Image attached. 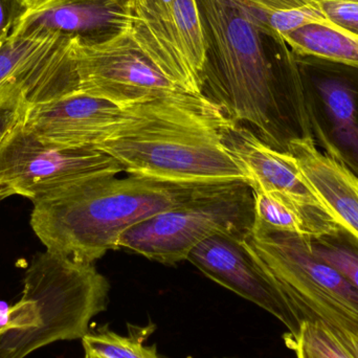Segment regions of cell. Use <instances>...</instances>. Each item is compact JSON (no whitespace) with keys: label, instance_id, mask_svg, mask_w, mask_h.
Here are the masks:
<instances>
[{"label":"cell","instance_id":"ffe728a7","mask_svg":"<svg viewBox=\"0 0 358 358\" xmlns=\"http://www.w3.org/2000/svg\"><path fill=\"white\" fill-rule=\"evenodd\" d=\"M292 343L298 358H357L340 336L321 323L304 322Z\"/></svg>","mask_w":358,"mask_h":358},{"label":"cell","instance_id":"5b68a950","mask_svg":"<svg viewBox=\"0 0 358 358\" xmlns=\"http://www.w3.org/2000/svg\"><path fill=\"white\" fill-rule=\"evenodd\" d=\"M109 290L94 263L50 250L36 255L25 271L22 294L37 303L40 325L18 340L0 344V358H25L58 341L83 338L92 317L106 309Z\"/></svg>","mask_w":358,"mask_h":358},{"label":"cell","instance_id":"30bf717a","mask_svg":"<svg viewBox=\"0 0 358 358\" xmlns=\"http://www.w3.org/2000/svg\"><path fill=\"white\" fill-rule=\"evenodd\" d=\"M294 58L315 145L358 178L357 67L315 57Z\"/></svg>","mask_w":358,"mask_h":358},{"label":"cell","instance_id":"8992f818","mask_svg":"<svg viewBox=\"0 0 358 358\" xmlns=\"http://www.w3.org/2000/svg\"><path fill=\"white\" fill-rule=\"evenodd\" d=\"M254 191L244 181L206 185L176 208L134 225L120 238L119 250L173 265L217 234L248 237L255 222Z\"/></svg>","mask_w":358,"mask_h":358},{"label":"cell","instance_id":"9a60e30c","mask_svg":"<svg viewBox=\"0 0 358 358\" xmlns=\"http://www.w3.org/2000/svg\"><path fill=\"white\" fill-rule=\"evenodd\" d=\"M289 153L334 220L358 238V178L319 150L313 138L292 142Z\"/></svg>","mask_w":358,"mask_h":358},{"label":"cell","instance_id":"9c48e42d","mask_svg":"<svg viewBox=\"0 0 358 358\" xmlns=\"http://www.w3.org/2000/svg\"><path fill=\"white\" fill-rule=\"evenodd\" d=\"M69 45L81 94L127 109L187 92L161 73L124 29L102 37L73 36Z\"/></svg>","mask_w":358,"mask_h":358},{"label":"cell","instance_id":"d4e9b609","mask_svg":"<svg viewBox=\"0 0 358 358\" xmlns=\"http://www.w3.org/2000/svg\"><path fill=\"white\" fill-rule=\"evenodd\" d=\"M346 345L358 358V336H349L348 340L346 341Z\"/></svg>","mask_w":358,"mask_h":358},{"label":"cell","instance_id":"f1b7e54d","mask_svg":"<svg viewBox=\"0 0 358 358\" xmlns=\"http://www.w3.org/2000/svg\"><path fill=\"white\" fill-rule=\"evenodd\" d=\"M352 1L358 2V0H352Z\"/></svg>","mask_w":358,"mask_h":358},{"label":"cell","instance_id":"484cf974","mask_svg":"<svg viewBox=\"0 0 358 358\" xmlns=\"http://www.w3.org/2000/svg\"><path fill=\"white\" fill-rule=\"evenodd\" d=\"M48 1V0H35V1L33 2V4H31V8H34V6H39V4L43 3V2Z\"/></svg>","mask_w":358,"mask_h":358},{"label":"cell","instance_id":"e0dca14e","mask_svg":"<svg viewBox=\"0 0 358 358\" xmlns=\"http://www.w3.org/2000/svg\"><path fill=\"white\" fill-rule=\"evenodd\" d=\"M254 201L255 223L267 229L313 238L338 224L325 210L296 203L278 194L254 191Z\"/></svg>","mask_w":358,"mask_h":358},{"label":"cell","instance_id":"52a82bcc","mask_svg":"<svg viewBox=\"0 0 358 358\" xmlns=\"http://www.w3.org/2000/svg\"><path fill=\"white\" fill-rule=\"evenodd\" d=\"M121 29L168 79L202 94L210 45L198 0H127Z\"/></svg>","mask_w":358,"mask_h":358},{"label":"cell","instance_id":"2e32d148","mask_svg":"<svg viewBox=\"0 0 358 358\" xmlns=\"http://www.w3.org/2000/svg\"><path fill=\"white\" fill-rule=\"evenodd\" d=\"M126 19L127 0H48L29 8L15 29L92 37V33L108 27L121 29Z\"/></svg>","mask_w":358,"mask_h":358},{"label":"cell","instance_id":"4316f807","mask_svg":"<svg viewBox=\"0 0 358 358\" xmlns=\"http://www.w3.org/2000/svg\"><path fill=\"white\" fill-rule=\"evenodd\" d=\"M34 1H35V0H27V2H29V8H31V6L33 4Z\"/></svg>","mask_w":358,"mask_h":358},{"label":"cell","instance_id":"277c9868","mask_svg":"<svg viewBox=\"0 0 358 358\" xmlns=\"http://www.w3.org/2000/svg\"><path fill=\"white\" fill-rule=\"evenodd\" d=\"M309 240L255 222L246 237L303 323L323 324L343 342L358 336V290L313 255Z\"/></svg>","mask_w":358,"mask_h":358},{"label":"cell","instance_id":"7a4b0ae2","mask_svg":"<svg viewBox=\"0 0 358 358\" xmlns=\"http://www.w3.org/2000/svg\"><path fill=\"white\" fill-rule=\"evenodd\" d=\"M227 121L206 96L180 92L138 106L96 149L128 176L185 185L248 182L223 140Z\"/></svg>","mask_w":358,"mask_h":358},{"label":"cell","instance_id":"7402d4cb","mask_svg":"<svg viewBox=\"0 0 358 358\" xmlns=\"http://www.w3.org/2000/svg\"><path fill=\"white\" fill-rule=\"evenodd\" d=\"M327 22L358 36V2L352 0H309Z\"/></svg>","mask_w":358,"mask_h":358},{"label":"cell","instance_id":"d6986e66","mask_svg":"<svg viewBox=\"0 0 358 358\" xmlns=\"http://www.w3.org/2000/svg\"><path fill=\"white\" fill-rule=\"evenodd\" d=\"M317 258L334 267L358 290V238L342 225L309 240Z\"/></svg>","mask_w":358,"mask_h":358},{"label":"cell","instance_id":"83f0119b","mask_svg":"<svg viewBox=\"0 0 358 358\" xmlns=\"http://www.w3.org/2000/svg\"><path fill=\"white\" fill-rule=\"evenodd\" d=\"M85 358H92V357H90V355H86Z\"/></svg>","mask_w":358,"mask_h":358},{"label":"cell","instance_id":"44dd1931","mask_svg":"<svg viewBox=\"0 0 358 358\" xmlns=\"http://www.w3.org/2000/svg\"><path fill=\"white\" fill-rule=\"evenodd\" d=\"M86 355L94 358H159L155 347L140 341L124 338L107 328L88 332L82 338Z\"/></svg>","mask_w":358,"mask_h":358},{"label":"cell","instance_id":"ac0fdd59","mask_svg":"<svg viewBox=\"0 0 358 358\" xmlns=\"http://www.w3.org/2000/svg\"><path fill=\"white\" fill-rule=\"evenodd\" d=\"M296 56H310L358 69V36L324 21L308 23L283 35Z\"/></svg>","mask_w":358,"mask_h":358},{"label":"cell","instance_id":"4fadbf2b","mask_svg":"<svg viewBox=\"0 0 358 358\" xmlns=\"http://www.w3.org/2000/svg\"><path fill=\"white\" fill-rule=\"evenodd\" d=\"M102 99L71 92L25 109L20 122L45 142L77 148H98L136 113Z\"/></svg>","mask_w":358,"mask_h":358},{"label":"cell","instance_id":"3957f363","mask_svg":"<svg viewBox=\"0 0 358 358\" xmlns=\"http://www.w3.org/2000/svg\"><path fill=\"white\" fill-rule=\"evenodd\" d=\"M206 185L128 176L90 179L33 202L31 227L46 250L94 263L130 227L180 206Z\"/></svg>","mask_w":358,"mask_h":358},{"label":"cell","instance_id":"6da1fadb","mask_svg":"<svg viewBox=\"0 0 358 358\" xmlns=\"http://www.w3.org/2000/svg\"><path fill=\"white\" fill-rule=\"evenodd\" d=\"M198 1L216 60L202 96L280 152L289 153L292 142L313 138L292 50L269 56L262 34L231 0Z\"/></svg>","mask_w":358,"mask_h":358},{"label":"cell","instance_id":"f546056e","mask_svg":"<svg viewBox=\"0 0 358 358\" xmlns=\"http://www.w3.org/2000/svg\"><path fill=\"white\" fill-rule=\"evenodd\" d=\"M92 358H94V357H92Z\"/></svg>","mask_w":358,"mask_h":358},{"label":"cell","instance_id":"cb8c5ba5","mask_svg":"<svg viewBox=\"0 0 358 358\" xmlns=\"http://www.w3.org/2000/svg\"><path fill=\"white\" fill-rule=\"evenodd\" d=\"M23 111L24 110L19 106L0 107V144L18 123Z\"/></svg>","mask_w":358,"mask_h":358},{"label":"cell","instance_id":"5bb4252c","mask_svg":"<svg viewBox=\"0 0 358 358\" xmlns=\"http://www.w3.org/2000/svg\"><path fill=\"white\" fill-rule=\"evenodd\" d=\"M223 140L254 191L278 194L329 214L290 153L267 146L254 132L229 120L223 128Z\"/></svg>","mask_w":358,"mask_h":358},{"label":"cell","instance_id":"8fae6325","mask_svg":"<svg viewBox=\"0 0 358 358\" xmlns=\"http://www.w3.org/2000/svg\"><path fill=\"white\" fill-rule=\"evenodd\" d=\"M62 35L44 29L13 31L0 38V107L27 109L60 98L69 80Z\"/></svg>","mask_w":358,"mask_h":358},{"label":"cell","instance_id":"ba28073f","mask_svg":"<svg viewBox=\"0 0 358 358\" xmlns=\"http://www.w3.org/2000/svg\"><path fill=\"white\" fill-rule=\"evenodd\" d=\"M123 172L103 151L45 142L19 120L0 144V201L21 196L35 202L75 183Z\"/></svg>","mask_w":358,"mask_h":358},{"label":"cell","instance_id":"603a6c76","mask_svg":"<svg viewBox=\"0 0 358 358\" xmlns=\"http://www.w3.org/2000/svg\"><path fill=\"white\" fill-rule=\"evenodd\" d=\"M29 10L27 0H0V38L10 35Z\"/></svg>","mask_w":358,"mask_h":358},{"label":"cell","instance_id":"7c38bea8","mask_svg":"<svg viewBox=\"0 0 358 358\" xmlns=\"http://www.w3.org/2000/svg\"><path fill=\"white\" fill-rule=\"evenodd\" d=\"M206 277L277 317L296 338L303 322L246 237L217 234L198 244L187 258Z\"/></svg>","mask_w":358,"mask_h":358}]
</instances>
